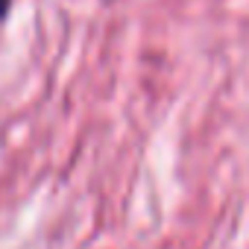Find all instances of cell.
Masks as SVG:
<instances>
[{
    "mask_svg": "<svg viewBox=\"0 0 249 249\" xmlns=\"http://www.w3.org/2000/svg\"><path fill=\"white\" fill-rule=\"evenodd\" d=\"M12 12V0H0V24H3Z\"/></svg>",
    "mask_w": 249,
    "mask_h": 249,
    "instance_id": "cell-1",
    "label": "cell"
}]
</instances>
